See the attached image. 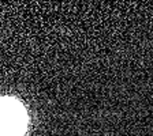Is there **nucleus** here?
I'll return each instance as SVG.
<instances>
[{
    "label": "nucleus",
    "instance_id": "obj_1",
    "mask_svg": "<svg viewBox=\"0 0 153 136\" xmlns=\"http://www.w3.org/2000/svg\"><path fill=\"white\" fill-rule=\"evenodd\" d=\"M26 128L25 109L16 99L0 98V136H22Z\"/></svg>",
    "mask_w": 153,
    "mask_h": 136
}]
</instances>
